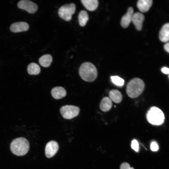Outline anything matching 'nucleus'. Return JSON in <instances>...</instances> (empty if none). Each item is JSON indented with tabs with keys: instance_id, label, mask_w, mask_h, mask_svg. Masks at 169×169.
<instances>
[{
	"instance_id": "f257e3e1",
	"label": "nucleus",
	"mask_w": 169,
	"mask_h": 169,
	"mask_svg": "<svg viewBox=\"0 0 169 169\" xmlns=\"http://www.w3.org/2000/svg\"><path fill=\"white\" fill-rule=\"evenodd\" d=\"M79 72L81 78L83 80L88 82L94 81L98 75L96 67L89 62L83 63L79 67Z\"/></svg>"
},
{
	"instance_id": "f03ea898",
	"label": "nucleus",
	"mask_w": 169,
	"mask_h": 169,
	"mask_svg": "<svg viewBox=\"0 0 169 169\" xmlns=\"http://www.w3.org/2000/svg\"><path fill=\"white\" fill-rule=\"evenodd\" d=\"M29 149V143L25 138L20 137L13 140L10 144L12 152L17 156H23L27 153Z\"/></svg>"
},
{
	"instance_id": "7ed1b4c3",
	"label": "nucleus",
	"mask_w": 169,
	"mask_h": 169,
	"mask_svg": "<svg viewBox=\"0 0 169 169\" xmlns=\"http://www.w3.org/2000/svg\"><path fill=\"white\" fill-rule=\"evenodd\" d=\"M145 87L144 81L139 78H135L131 80L127 84L126 92L131 98L138 97L143 91Z\"/></svg>"
},
{
	"instance_id": "20e7f679",
	"label": "nucleus",
	"mask_w": 169,
	"mask_h": 169,
	"mask_svg": "<svg viewBox=\"0 0 169 169\" xmlns=\"http://www.w3.org/2000/svg\"><path fill=\"white\" fill-rule=\"evenodd\" d=\"M147 121L150 124L156 125L162 124L165 120L164 115L159 108L153 106L151 108L146 114Z\"/></svg>"
},
{
	"instance_id": "39448f33",
	"label": "nucleus",
	"mask_w": 169,
	"mask_h": 169,
	"mask_svg": "<svg viewBox=\"0 0 169 169\" xmlns=\"http://www.w3.org/2000/svg\"><path fill=\"white\" fill-rule=\"evenodd\" d=\"M76 6L73 3L67 4L61 6L59 9L58 13L59 17L67 21H70L75 11Z\"/></svg>"
},
{
	"instance_id": "423d86ee",
	"label": "nucleus",
	"mask_w": 169,
	"mask_h": 169,
	"mask_svg": "<svg viewBox=\"0 0 169 169\" xmlns=\"http://www.w3.org/2000/svg\"><path fill=\"white\" fill-rule=\"evenodd\" d=\"M79 108L73 105H65L61 107L60 112L62 116L67 119H72L79 115Z\"/></svg>"
},
{
	"instance_id": "0eeeda50",
	"label": "nucleus",
	"mask_w": 169,
	"mask_h": 169,
	"mask_svg": "<svg viewBox=\"0 0 169 169\" xmlns=\"http://www.w3.org/2000/svg\"><path fill=\"white\" fill-rule=\"evenodd\" d=\"M18 7L19 8L25 10L30 13H35L37 10V5L33 2L27 0L20 1L18 4Z\"/></svg>"
},
{
	"instance_id": "6e6552de",
	"label": "nucleus",
	"mask_w": 169,
	"mask_h": 169,
	"mask_svg": "<svg viewBox=\"0 0 169 169\" xmlns=\"http://www.w3.org/2000/svg\"><path fill=\"white\" fill-rule=\"evenodd\" d=\"M59 149L58 143L54 141L48 142L46 144L45 148V154L48 158L54 156L57 153Z\"/></svg>"
},
{
	"instance_id": "1a4fd4ad",
	"label": "nucleus",
	"mask_w": 169,
	"mask_h": 169,
	"mask_svg": "<svg viewBox=\"0 0 169 169\" xmlns=\"http://www.w3.org/2000/svg\"><path fill=\"white\" fill-rule=\"evenodd\" d=\"M144 18V16L141 13L138 12L134 13L131 22L137 30L140 31L141 29Z\"/></svg>"
},
{
	"instance_id": "9d476101",
	"label": "nucleus",
	"mask_w": 169,
	"mask_h": 169,
	"mask_svg": "<svg viewBox=\"0 0 169 169\" xmlns=\"http://www.w3.org/2000/svg\"><path fill=\"white\" fill-rule=\"evenodd\" d=\"M134 13V10L131 7L128 8L126 13L122 17L121 25L124 28H127L131 22L132 18Z\"/></svg>"
},
{
	"instance_id": "9b49d317",
	"label": "nucleus",
	"mask_w": 169,
	"mask_h": 169,
	"mask_svg": "<svg viewBox=\"0 0 169 169\" xmlns=\"http://www.w3.org/2000/svg\"><path fill=\"white\" fill-rule=\"evenodd\" d=\"M29 26L25 22H19L13 23L10 27V29L14 33L25 31L28 30Z\"/></svg>"
},
{
	"instance_id": "f8f14e48",
	"label": "nucleus",
	"mask_w": 169,
	"mask_h": 169,
	"mask_svg": "<svg viewBox=\"0 0 169 169\" xmlns=\"http://www.w3.org/2000/svg\"><path fill=\"white\" fill-rule=\"evenodd\" d=\"M52 96L55 99H60L65 97L66 91L64 88L61 86L53 88L51 90Z\"/></svg>"
},
{
	"instance_id": "ddd939ff",
	"label": "nucleus",
	"mask_w": 169,
	"mask_h": 169,
	"mask_svg": "<svg viewBox=\"0 0 169 169\" xmlns=\"http://www.w3.org/2000/svg\"><path fill=\"white\" fill-rule=\"evenodd\" d=\"M152 3V0H139L137 2V6L140 12L146 13L149 10Z\"/></svg>"
},
{
	"instance_id": "4468645a",
	"label": "nucleus",
	"mask_w": 169,
	"mask_h": 169,
	"mask_svg": "<svg viewBox=\"0 0 169 169\" xmlns=\"http://www.w3.org/2000/svg\"><path fill=\"white\" fill-rule=\"evenodd\" d=\"M159 38L163 42H167L169 39V24H164L161 29L159 33Z\"/></svg>"
},
{
	"instance_id": "2eb2a0df",
	"label": "nucleus",
	"mask_w": 169,
	"mask_h": 169,
	"mask_svg": "<svg viewBox=\"0 0 169 169\" xmlns=\"http://www.w3.org/2000/svg\"><path fill=\"white\" fill-rule=\"evenodd\" d=\"M81 2L85 8L90 11L95 10L99 4L97 0H81Z\"/></svg>"
},
{
	"instance_id": "dca6fc26",
	"label": "nucleus",
	"mask_w": 169,
	"mask_h": 169,
	"mask_svg": "<svg viewBox=\"0 0 169 169\" xmlns=\"http://www.w3.org/2000/svg\"><path fill=\"white\" fill-rule=\"evenodd\" d=\"M112 101L109 97H104L101 100L100 105V110L104 112H107L111 108Z\"/></svg>"
},
{
	"instance_id": "f3484780",
	"label": "nucleus",
	"mask_w": 169,
	"mask_h": 169,
	"mask_svg": "<svg viewBox=\"0 0 169 169\" xmlns=\"http://www.w3.org/2000/svg\"><path fill=\"white\" fill-rule=\"evenodd\" d=\"M109 98L115 103H119L122 99V96L121 92L117 90H112L109 93Z\"/></svg>"
},
{
	"instance_id": "a211bd4d",
	"label": "nucleus",
	"mask_w": 169,
	"mask_h": 169,
	"mask_svg": "<svg viewBox=\"0 0 169 169\" xmlns=\"http://www.w3.org/2000/svg\"><path fill=\"white\" fill-rule=\"evenodd\" d=\"M53 60L51 55L49 54H45L40 58L39 59V64L43 67H47L51 64Z\"/></svg>"
},
{
	"instance_id": "6ab92c4d",
	"label": "nucleus",
	"mask_w": 169,
	"mask_h": 169,
	"mask_svg": "<svg viewBox=\"0 0 169 169\" xmlns=\"http://www.w3.org/2000/svg\"><path fill=\"white\" fill-rule=\"evenodd\" d=\"M89 19V15L86 11L82 10L80 11L78 15V19L79 24L80 26H84Z\"/></svg>"
},
{
	"instance_id": "aec40b11",
	"label": "nucleus",
	"mask_w": 169,
	"mask_h": 169,
	"mask_svg": "<svg viewBox=\"0 0 169 169\" xmlns=\"http://www.w3.org/2000/svg\"><path fill=\"white\" fill-rule=\"evenodd\" d=\"M27 70L28 73L31 75H37L40 72V68L37 64L32 63L28 66Z\"/></svg>"
},
{
	"instance_id": "412c9836",
	"label": "nucleus",
	"mask_w": 169,
	"mask_h": 169,
	"mask_svg": "<svg viewBox=\"0 0 169 169\" xmlns=\"http://www.w3.org/2000/svg\"><path fill=\"white\" fill-rule=\"evenodd\" d=\"M110 78L112 82L117 86L121 87L123 86L124 84V80L118 76H112Z\"/></svg>"
},
{
	"instance_id": "4be33fe9",
	"label": "nucleus",
	"mask_w": 169,
	"mask_h": 169,
	"mask_svg": "<svg viewBox=\"0 0 169 169\" xmlns=\"http://www.w3.org/2000/svg\"><path fill=\"white\" fill-rule=\"evenodd\" d=\"M131 146V148L136 151H139V143L136 140L134 139L132 141Z\"/></svg>"
},
{
	"instance_id": "5701e85b",
	"label": "nucleus",
	"mask_w": 169,
	"mask_h": 169,
	"mask_svg": "<svg viewBox=\"0 0 169 169\" xmlns=\"http://www.w3.org/2000/svg\"><path fill=\"white\" fill-rule=\"evenodd\" d=\"M151 150L153 151H156L159 149V146L157 143L155 142H152L151 144Z\"/></svg>"
},
{
	"instance_id": "b1692460",
	"label": "nucleus",
	"mask_w": 169,
	"mask_h": 169,
	"mask_svg": "<svg viewBox=\"0 0 169 169\" xmlns=\"http://www.w3.org/2000/svg\"><path fill=\"white\" fill-rule=\"evenodd\" d=\"M120 169H134L133 167H131L130 164L127 162H123L120 166Z\"/></svg>"
},
{
	"instance_id": "393cba45",
	"label": "nucleus",
	"mask_w": 169,
	"mask_h": 169,
	"mask_svg": "<svg viewBox=\"0 0 169 169\" xmlns=\"http://www.w3.org/2000/svg\"><path fill=\"white\" fill-rule=\"evenodd\" d=\"M161 71L163 73L167 74H168L169 73V68L166 67H164L161 69Z\"/></svg>"
},
{
	"instance_id": "a878e982",
	"label": "nucleus",
	"mask_w": 169,
	"mask_h": 169,
	"mask_svg": "<svg viewBox=\"0 0 169 169\" xmlns=\"http://www.w3.org/2000/svg\"><path fill=\"white\" fill-rule=\"evenodd\" d=\"M164 50L167 52H169V43L167 42L164 45Z\"/></svg>"
}]
</instances>
